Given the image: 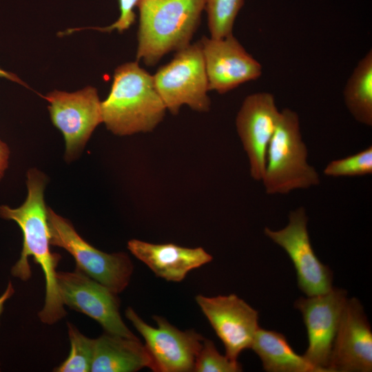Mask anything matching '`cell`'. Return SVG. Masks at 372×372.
<instances>
[{
    "instance_id": "obj_21",
    "label": "cell",
    "mask_w": 372,
    "mask_h": 372,
    "mask_svg": "<svg viewBox=\"0 0 372 372\" xmlns=\"http://www.w3.org/2000/svg\"><path fill=\"white\" fill-rule=\"evenodd\" d=\"M70 352L66 360L54 369L56 372L90 371L94 354V339L82 334L70 322H67Z\"/></svg>"
},
{
    "instance_id": "obj_22",
    "label": "cell",
    "mask_w": 372,
    "mask_h": 372,
    "mask_svg": "<svg viewBox=\"0 0 372 372\" xmlns=\"http://www.w3.org/2000/svg\"><path fill=\"white\" fill-rule=\"evenodd\" d=\"M331 177L362 176L372 174V147L353 155L331 161L323 170Z\"/></svg>"
},
{
    "instance_id": "obj_3",
    "label": "cell",
    "mask_w": 372,
    "mask_h": 372,
    "mask_svg": "<svg viewBox=\"0 0 372 372\" xmlns=\"http://www.w3.org/2000/svg\"><path fill=\"white\" fill-rule=\"evenodd\" d=\"M138 8L136 59L152 66L190 44L205 0H141Z\"/></svg>"
},
{
    "instance_id": "obj_7",
    "label": "cell",
    "mask_w": 372,
    "mask_h": 372,
    "mask_svg": "<svg viewBox=\"0 0 372 372\" xmlns=\"http://www.w3.org/2000/svg\"><path fill=\"white\" fill-rule=\"evenodd\" d=\"M127 318L142 335L155 372L194 371V363L205 338L194 330L181 331L165 318L154 316L157 327L147 324L128 307Z\"/></svg>"
},
{
    "instance_id": "obj_5",
    "label": "cell",
    "mask_w": 372,
    "mask_h": 372,
    "mask_svg": "<svg viewBox=\"0 0 372 372\" xmlns=\"http://www.w3.org/2000/svg\"><path fill=\"white\" fill-rule=\"evenodd\" d=\"M50 245L70 254L76 269L118 294L129 285L134 265L124 252L108 254L101 251L76 232L68 219L47 207Z\"/></svg>"
},
{
    "instance_id": "obj_24",
    "label": "cell",
    "mask_w": 372,
    "mask_h": 372,
    "mask_svg": "<svg viewBox=\"0 0 372 372\" xmlns=\"http://www.w3.org/2000/svg\"><path fill=\"white\" fill-rule=\"evenodd\" d=\"M141 0H118L120 15L112 25L104 28H92L103 32H111L116 30L119 32L127 30L135 21L134 9L138 7Z\"/></svg>"
},
{
    "instance_id": "obj_16",
    "label": "cell",
    "mask_w": 372,
    "mask_h": 372,
    "mask_svg": "<svg viewBox=\"0 0 372 372\" xmlns=\"http://www.w3.org/2000/svg\"><path fill=\"white\" fill-rule=\"evenodd\" d=\"M127 249L156 276L172 282L182 281L190 271L213 259L202 247H185L174 243L154 244L132 239L128 241Z\"/></svg>"
},
{
    "instance_id": "obj_11",
    "label": "cell",
    "mask_w": 372,
    "mask_h": 372,
    "mask_svg": "<svg viewBox=\"0 0 372 372\" xmlns=\"http://www.w3.org/2000/svg\"><path fill=\"white\" fill-rule=\"evenodd\" d=\"M347 299L345 290L332 287L325 293L300 298L294 303L307 331L308 347L303 356L320 372H331V350Z\"/></svg>"
},
{
    "instance_id": "obj_6",
    "label": "cell",
    "mask_w": 372,
    "mask_h": 372,
    "mask_svg": "<svg viewBox=\"0 0 372 372\" xmlns=\"http://www.w3.org/2000/svg\"><path fill=\"white\" fill-rule=\"evenodd\" d=\"M153 79L167 110L172 114H177L183 105L199 112L209 111V90L200 41L177 51Z\"/></svg>"
},
{
    "instance_id": "obj_23",
    "label": "cell",
    "mask_w": 372,
    "mask_h": 372,
    "mask_svg": "<svg viewBox=\"0 0 372 372\" xmlns=\"http://www.w3.org/2000/svg\"><path fill=\"white\" fill-rule=\"evenodd\" d=\"M242 371V366L238 360H232L226 355H221L211 340L204 339L196 358L194 371L239 372Z\"/></svg>"
},
{
    "instance_id": "obj_17",
    "label": "cell",
    "mask_w": 372,
    "mask_h": 372,
    "mask_svg": "<svg viewBox=\"0 0 372 372\" xmlns=\"http://www.w3.org/2000/svg\"><path fill=\"white\" fill-rule=\"evenodd\" d=\"M152 370V361L138 338H128L104 332L94 339L92 372H135Z\"/></svg>"
},
{
    "instance_id": "obj_15",
    "label": "cell",
    "mask_w": 372,
    "mask_h": 372,
    "mask_svg": "<svg viewBox=\"0 0 372 372\" xmlns=\"http://www.w3.org/2000/svg\"><path fill=\"white\" fill-rule=\"evenodd\" d=\"M331 372L372 371V331L360 302L348 298L333 342Z\"/></svg>"
},
{
    "instance_id": "obj_4",
    "label": "cell",
    "mask_w": 372,
    "mask_h": 372,
    "mask_svg": "<svg viewBox=\"0 0 372 372\" xmlns=\"http://www.w3.org/2000/svg\"><path fill=\"white\" fill-rule=\"evenodd\" d=\"M308 150L302 140L298 114L289 108L280 118L268 146L262 180L269 195L287 194L320 183L316 169L307 162Z\"/></svg>"
},
{
    "instance_id": "obj_8",
    "label": "cell",
    "mask_w": 372,
    "mask_h": 372,
    "mask_svg": "<svg viewBox=\"0 0 372 372\" xmlns=\"http://www.w3.org/2000/svg\"><path fill=\"white\" fill-rule=\"evenodd\" d=\"M56 281L64 305L94 319L105 332L138 338L121 316L117 293L76 269L57 271Z\"/></svg>"
},
{
    "instance_id": "obj_13",
    "label": "cell",
    "mask_w": 372,
    "mask_h": 372,
    "mask_svg": "<svg viewBox=\"0 0 372 372\" xmlns=\"http://www.w3.org/2000/svg\"><path fill=\"white\" fill-rule=\"evenodd\" d=\"M196 301L223 342L225 355L237 360L242 351L251 347L259 328L258 312L235 294L198 295Z\"/></svg>"
},
{
    "instance_id": "obj_27",
    "label": "cell",
    "mask_w": 372,
    "mask_h": 372,
    "mask_svg": "<svg viewBox=\"0 0 372 372\" xmlns=\"http://www.w3.org/2000/svg\"><path fill=\"white\" fill-rule=\"evenodd\" d=\"M0 77L6 78L10 81H12L14 82L19 83L22 85H25V83L15 74L6 72L1 68H0Z\"/></svg>"
},
{
    "instance_id": "obj_25",
    "label": "cell",
    "mask_w": 372,
    "mask_h": 372,
    "mask_svg": "<svg viewBox=\"0 0 372 372\" xmlns=\"http://www.w3.org/2000/svg\"><path fill=\"white\" fill-rule=\"evenodd\" d=\"M10 150L8 146L0 140V180L8 167Z\"/></svg>"
},
{
    "instance_id": "obj_14",
    "label": "cell",
    "mask_w": 372,
    "mask_h": 372,
    "mask_svg": "<svg viewBox=\"0 0 372 372\" xmlns=\"http://www.w3.org/2000/svg\"><path fill=\"white\" fill-rule=\"evenodd\" d=\"M200 42L209 91L225 94L261 76V64L233 33L218 39L204 36Z\"/></svg>"
},
{
    "instance_id": "obj_1",
    "label": "cell",
    "mask_w": 372,
    "mask_h": 372,
    "mask_svg": "<svg viewBox=\"0 0 372 372\" xmlns=\"http://www.w3.org/2000/svg\"><path fill=\"white\" fill-rule=\"evenodd\" d=\"M28 196L17 208L0 206V217L14 221L23 234V247L19 260L11 268L12 276L27 281L31 277L28 258L39 265L45 276V297L43 308L38 313L40 320L53 324L67 313L62 302L56 281V267L61 256L50 251V236L47 207L44 202L46 177L37 169L27 174Z\"/></svg>"
},
{
    "instance_id": "obj_20",
    "label": "cell",
    "mask_w": 372,
    "mask_h": 372,
    "mask_svg": "<svg viewBox=\"0 0 372 372\" xmlns=\"http://www.w3.org/2000/svg\"><path fill=\"white\" fill-rule=\"evenodd\" d=\"M244 0H205L210 37L223 38L232 34L236 17Z\"/></svg>"
},
{
    "instance_id": "obj_19",
    "label": "cell",
    "mask_w": 372,
    "mask_h": 372,
    "mask_svg": "<svg viewBox=\"0 0 372 372\" xmlns=\"http://www.w3.org/2000/svg\"><path fill=\"white\" fill-rule=\"evenodd\" d=\"M344 104L355 121L372 125V51L358 63L343 91Z\"/></svg>"
},
{
    "instance_id": "obj_9",
    "label": "cell",
    "mask_w": 372,
    "mask_h": 372,
    "mask_svg": "<svg viewBox=\"0 0 372 372\" xmlns=\"http://www.w3.org/2000/svg\"><path fill=\"white\" fill-rule=\"evenodd\" d=\"M52 122L63 134L65 158L70 161L81 152L94 129L103 123L97 90L86 87L75 92L53 91L44 97Z\"/></svg>"
},
{
    "instance_id": "obj_10",
    "label": "cell",
    "mask_w": 372,
    "mask_h": 372,
    "mask_svg": "<svg viewBox=\"0 0 372 372\" xmlns=\"http://www.w3.org/2000/svg\"><path fill=\"white\" fill-rule=\"evenodd\" d=\"M307 222L304 208L299 207L289 214V223L285 227L276 231L265 227L264 233L289 255L296 271L300 289L307 296H313L332 289L333 273L314 252Z\"/></svg>"
},
{
    "instance_id": "obj_12",
    "label": "cell",
    "mask_w": 372,
    "mask_h": 372,
    "mask_svg": "<svg viewBox=\"0 0 372 372\" xmlns=\"http://www.w3.org/2000/svg\"><path fill=\"white\" fill-rule=\"evenodd\" d=\"M280 114L273 95L267 92L247 96L237 113L236 131L249 160L250 175L255 180H262L268 146Z\"/></svg>"
},
{
    "instance_id": "obj_18",
    "label": "cell",
    "mask_w": 372,
    "mask_h": 372,
    "mask_svg": "<svg viewBox=\"0 0 372 372\" xmlns=\"http://www.w3.org/2000/svg\"><path fill=\"white\" fill-rule=\"evenodd\" d=\"M268 372H320L297 354L281 333L258 328L250 347Z\"/></svg>"
},
{
    "instance_id": "obj_2",
    "label": "cell",
    "mask_w": 372,
    "mask_h": 372,
    "mask_svg": "<svg viewBox=\"0 0 372 372\" xmlns=\"http://www.w3.org/2000/svg\"><path fill=\"white\" fill-rule=\"evenodd\" d=\"M166 111L153 75L137 62L115 70L110 94L101 101L103 123L108 130L118 136L149 132L163 121Z\"/></svg>"
},
{
    "instance_id": "obj_26",
    "label": "cell",
    "mask_w": 372,
    "mask_h": 372,
    "mask_svg": "<svg viewBox=\"0 0 372 372\" xmlns=\"http://www.w3.org/2000/svg\"><path fill=\"white\" fill-rule=\"evenodd\" d=\"M14 291L12 282L9 281L5 291L0 296V318L3 311L6 302L13 296Z\"/></svg>"
}]
</instances>
